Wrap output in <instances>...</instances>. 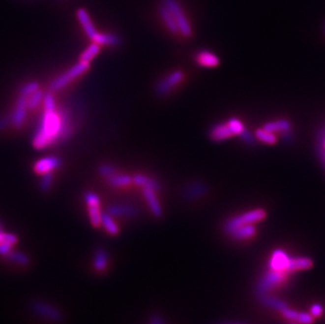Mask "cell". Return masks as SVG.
Listing matches in <instances>:
<instances>
[{
    "label": "cell",
    "mask_w": 325,
    "mask_h": 324,
    "mask_svg": "<svg viewBox=\"0 0 325 324\" xmlns=\"http://www.w3.org/2000/svg\"><path fill=\"white\" fill-rule=\"evenodd\" d=\"M255 137L258 139L259 141L266 143V144H275L277 142V136L275 133H271L266 129H258L256 130Z\"/></svg>",
    "instance_id": "obj_28"
},
{
    "label": "cell",
    "mask_w": 325,
    "mask_h": 324,
    "mask_svg": "<svg viewBox=\"0 0 325 324\" xmlns=\"http://www.w3.org/2000/svg\"><path fill=\"white\" fill-rule=\"evenodd\" d=\"M159 14H160V17L162 18V20L164 22L165 27L168 28V30L170 31V32H172L173 34H176V33L179 32L176 20H175V18H174L173 14L170 12V10L168 9V7L162 4L159 7Z\"/></svg>",
    "instance_id": "obj_24"
},
{
    "label": "cell",
    "mask_w": 325,
    "mask_h": 324,
    "mask_svg": "<svg viewBox=\"0 0 325 324\" xmlns=\"http://www.w3.org/2000/svg\"><path fill=\"white\" fill-rule=\"evenodd\" d=\"M142 193H143V197H145L152 214L155 216V217L158 218L161 217L163 214V210L159 202V199H158L156 195V191L149 188H142Z\"/></svg>",
    "instance_id": "obj_12"
},
{
    "label": "cell",
    "mask_w": 325,
    "mask_h": 324,
    "mask_svg": "<svg viewBox=\"0 0 325 324\" xmlns=\"http://www.w3.org/2000/svg\"><path fill=\"white\" fill-rule=\"evenodd\" d=\"M43 97H44V93L40 89L33 93L32 95H30L28 97V109L29 110L37 109V107L40 105V103H42Z\"/></svg>",
    "instance_id": "obj_31"
},
{
    "label": "cell",
    "mask_w": 325,
    "mask_h": 324,
    "mask_svg": "<svg viewBox=\"0 0 325 324\" xmlns=\"http://www.w3.org/2000/svg\"><path fill=\"white\" fill-rule=\"evenodd\" d=\"M107 182L112 188H125L133 183V176L128 174L116 173L107 178Z\"/></svg>",
    "instance_id": "obj_22"
},
{
    "label": "cell",
    "mask_w": 325,
    "mask_h": 324,
    "mask_svg": "<svg viewBox=\"0 0 325 324\" xmlns=\"http://www.w3.org/2000/svg\"><path fill=\"white\" fill-rule=\"evenodd\" d=\"M287 274L289 273L273 271V269H270L269 272L264 274L261 279L259 280L258 284H257L256 288L257 295L259 297L263 295H267V292L270 290L281 287L287 279Z\"/></svg>",
    "instance_id": "obj_4"
},
{
    "label": "cell",
    "mask_w": 325,
    "mask_h": 324,
    "mask_svg": "<svg viewBox=\"0 0 325 324\" xmlns=\"http://www.w3.org/2000/svg\"><path fill=\"white\" fill-rule=\"evenodd\" d=\"M283 317L290 321H296L300 324H313L315 319L311 313H301L291 308L289 305L285 306L280 312Z\"/></svg>",
    "instance_id": "obj_13"
},
{
    "label": "cell",
    "mask_w": 325,
    "mask_h": 324,
    "mask_svg": "<svg viewBox=\"0 0 325 324\" xmlns=\"http://www.w3.org/2000/svg\"><path fill=\"white\" fill-rule=\"evenodd\" d=\"M109 263V258H108V255L104 251L102 250H98L96 252V256H95V260H94V265L96 267L97 271H104L105 268H107Z\"/></svg>",
    "instance_id": "obj_29"
},
{
    "label": "cell",
    "mask_w": 325,
    "mask_h": 324,
    "mask_svg": "<svg viewBox=\"0 0 325 324\" xmlns=\"http://www.w3.org/2000/svg\"><path fill=\"white\" fill-rule=\"evenodd\" d=\"M101 226L110 235L114 236L119 233V227L114 220V217L111 216L108 212H104L101 215Z\"/></svg>",
    "instance_id": "obj_25"
},
{
    "label": "cell",
    "mask_w": 325,
    "mask_h": 324,
    "mask_svg": "<svg viewBox=\"0 0 325 324\" xmlns=\"http://www.w3.org/2000/svg\"><path fill=\"white\" fill-rule=\"evenodd\" d=\"M230 234L234 239H236V240H247V239L253 238L257 234V228L254 225L241 226L235 229H233Z\"/></svg>",
    "instance_id": "obj_19"
},
{
    "label": "cell",
    "mask_w": 325,
    "mask_h": 324,
    "mask_svg": "<svg viewBox=\"0 0 325 324\" xmlns=\"http://www.w3.org/2000/svg\"><path fill=\"white\" fill-rule=\"evenodd\" d=\"M76 16L89 39L93 40L94 37L98 33V31L96 30L95 25L93 23L92 18H90L88 11L86 9H83V7H79L76 12Z\"/></svg>",
    "instance_id": "obj_10"
},
{
    "label": "cell",
    "mask_w": 325,
    "mask_h": 324,
    "mask_svg": "<svg viewBox=\"0 0 325 324\" xmlns=\"http://www.w3.org/2000/svg\"><path fill=\"white\" fill-rule=\"evenodd\" d=\"M234 134L229 128L228 123H220V125L215 126L210 130L209 137L213 139L214 141H223L226 139H230L233 137Z\"/></svg>",
    "instance_id": "obj_18"
},
{
    "label": "cell",
    "mask_w": 325,
    "mask_h": 324,
    "mask_svg": "<svg viewBox=\"0 0 325 324\" xmlns=\"http://www.w3.org/2000/svg\"><path fill=\"white\" fill-rule=\"evenodd\" d=\"M149 324H165V323H164V320L160 317V316L155 315V316H153L152 318H150Z\"/></svg>",
    "instance_id": "obj_44"
},
{
    "label": "cell",
    "mask_w": 325,
    "mask_h": 324,
    "mask_svg": "<svg viewBox=\"0 0 325 324\" xmlns=\"http://www.w3.org/2000/svg\"><path fill=\"white\" fill-rule=\"evenodd\" d=\"M259 298L263 304H266V306H268L270 308H274V310H277L279 312H281L285 306H287V304L284 302L283 300L276 298V297L263 295V296H260Z\"/></svg>",
    "instance_id": "obj_27"
},
{
    "label": "cell",
    "mask_w": 325,
    "mask_h": 324,
    "mask_svg": "<svg viewBox=\"0 0 325 324\" xmlns=\"http://www.w3.org/2000/svg\"><path fill=\"white\" fill-rule=\"evenodd\" d=\"M17 242V237L13 235V234H7L3 233V231H0V244L1 243H10L14 245Z\"/></svg>",
    "instance_id": "obj_39"
},
{
    "label": "cell",
    "mask_w": 325,
    "mask_h": 324,
    "mask_svg": "<svg viewBox=\"0 0 325 324\" xmlns=\"http://www.w3.org/2000/svg\"><path fill=\"white\" fill-rule=\"evenodd\" d=\"M293 324H295V323H293Z\"/></svg>",
    "instance_id": "obj_46"
},
{
    "label": "cell",
    "mask_w": 325,
    "mask_h": 324,
    "mask_svg": "<svg viewBox=\"0 0 325 324\" xmlns=\"http://www.w3.org/2000/svg\"><path fill=\"white\" fill-rule=\"evenodd\" d=\"M43 110H56L57 109V102H56V98L54 95V92H48L44 93V97H43Z\"/></svg>",
    "instance_id": "obj_34"
},
{
    "label": "cell",
    "mask_w": 325,
    "mask_h": 324,
    "mask_svg": "<svg viewBox=\"0 0 325 324\" xmlns=\"http://www.w3.org/2000/svg\"><path fill=\"white\" fill-rule=\"evenodd\" d=\"M57 111L60 115V119H61V128H60L57 143H63L72 138L75 133V128L76 127H75L74 122V114L71 107L66 104L57 106Z\"/></svg>",
    "instance_id": "obj_5"
},
{
    "label": "cell",
    "mask_w": 325,
    "mask_h": 324,
    "mask_svg": "<svg viewBox=\"0 0 325 324\" xmlns=\"http://www.w3.org/2000/svg\"><path fill=\"white\" fill-rule=\"evenodd\" d=\"M61 119L56 110H43L39 119L38 127L32 139V145L35 150H44L52 144L57 143Z\"/></svg>",
    "instance_id": "obj_1"
},
{
    "label": "cell",
    "mask_w": 325,
    "mask_h": 324,
    "mask_svg": "<svg viewBox=\"0 0 325 324\" xmlns=\"http://www.w3.org/2000/svg\"><path fill=\"white\" fill-rule=\"evenodd\" d=\"M10 126H12L10 116H6V115L0 116V133L5 130Z\"/></svg>",
    "instance_id": "obj_41"
},
{
    "label": "cell",
    "mask_w": 325,
    "mask_h": 324,
    "mask_svg": "<svg viewBox=\"0 0 325 324\" xmlns=\"http://www.w3.org/2000/svg\"><path fill=\"white\" fill-rule=\"evenodd\" d=\"M183 79H184V74L182 71L177 69V71L172 72L156 84L155 91L157 93V95L159 96L168 95L169 93H171L174 89L178 87L179 84L183 81Z\"/></svg>",
    "instance_id": "obj_7"
},
{
    "label": "cell",
    "mask_w": 325,
    "mask_h": 324,
    "mask_svg": "<svg viewBox=\"0 0 325 324\" xmlns=\"http://www.w3.org/2000/svg\"><path fill=\"white\" fill-rule=\"evenodd\" d=\"M323 32H324V34H325V23H324V27H323Z\"/></svg>",
    "instance_id": "obj_45"
},
{
    "label": "cell",
    "mask_w": 325,
    "mask_h": 324,
    "mask_svg": "<svg viewBox=\"0 0 325 324\" xmlns=\"http://www.w3.org/2000/svg\"><path fill=\"white\" fill-rule=\"evenodd\" d=\"M324 145H325V143H324Z\"/></svg>",
    "instance_id": "obj_47"
},
{
    "label": "cell",
    "mask_w": 325,
    "mask_h": 324,
    "mask_svg": "<svg viewBox=\"0 0 325 324\" xmlns=\"http://www.w3.org/2000/svg\"><path fill=\"white\" fill-rule=\"evenodd\" d=\"M33 307H34L35 312L45 316V317H48L49 319H53V320H61L62 319V315L60 314V312L58 310H56L55 307H53L51 305H48L47 303L41 302V301L34 302Z\"/></svg>",
    "instance_id": "obj_17"
},
{
    "label": "cell",
    "mask_w": 325,
    "mask_h": 324,
    "mask_svg": "<svg viewBox=\"0 0 325 324\" xmlns=\"http://www.w3.org/2000/svg\"><path fill=\"white\" fill-rule=\"evenodd\" d=\"M290 259V256L284 251L276 250L271 254L269 260V268L273 269V271L286 272Z\"/></svg>",
    "instance_id": "obj_14"
},
{
    "label": "cell",
    "mask_w": 325,
    "mask_h": 324,
    "mask_svg": "<svg viewBox=\"0 0 325 324\" xmlns=\"http://www.w3.org/2000/svg\"><path fill=\"white\" fill-rule=\"evenodd\" d=\"M89 211V217L90 225L94 227H98L101 226V215L102 212L100 211V206H88Z\"/></svg>",
    "instance_id": "obj_30"
},
{
    "label": "cell",
    "mask_w": 325,
    "mask_h": 324,
    "mask_svg": "<svg viewBox=\"0 0 325 324\" xmlns=\"http://www.w3.org/2000/svg\"><path fill=\"white\" fill-rule=\"evenodd\" d=\"M239 136L241 137V139H242L244 142H246L248 144H251V143L254 142V136H252V134L249 133L247 130H244L243 132L241 133Z\"/></svg>",
    "instance_id": "obj_43"
},
{
    "label": "cell",
    "mask_w": 325,
    "mask_h": 324,
    "mask_svg": "<svg viewBox=\"0 0 325 324\" xmlns=\"http://www.w3.org/2000/svg\"><path fill=\"white\" fill-rule=\"evenodd\" d=\"M98 173H99L104 178H109L114 174L118 173L117 167L111 163H101L98 166Z\"/></svg>",
    "instance_id": "obj_35"
},
{
    "label": "cell",
    "mask_w": 325,
    "mask_h": 324,
    "mask_svg": "<svg viewBox=\"0 0 325 324\" xmlns=\"http://www.w3.org/2000/svg\"><path fill=\"white\" fill-rule=\"evenodd\" d=\"M53 182H54V174H53V172L42 174L39 181V190L42 193H48L52 188Z\"/></svg>",
    "instance_id": "obj_32"
},
{
    "label": "cell",
    "mask_w": 325,
    "mask_h": 324,
    "mask_svg": "<svg viewBox=\"0 0 325 324\" xmlns=\"http://www.w3.org/2000/svg\"><path fill=\"white\" fill-rule=\"evenodd\" d=\"M162 4L168 7L176 20L178 31L185 37H190L193 33L190 21L187 20L178 0H162Z\"/></svg>",
    "instance_id": "obj_6"
},
{
    "label": "cell",
    "mask_w": 325,
    "mask_h": 324,
    "mask_svg": "<svg viewBox=\"0 0 325 324\" xmlns=\"http://www.w3.org/2000/svg\"><path fill=\"white\" fill-rule=\"evenodd\" d=\"M311 314L315 317H320L323 314V306L320 303H315L311 306Z\"/></svg>",
    "instance_id": "obj_42"
},
{
    "label": "cell",
    "mask_w": 325,
    "mask_h": 324,
    "mask_svg": "<svg viewBox=\"0 0 325 324\" xmlns=\"http://www.w3.org/2000/svg\"><path fill=\"white\" fill-rule=\"evenodd\" d=\"M9 255V257L11 260L15 261V262H18V263H21V264H28L29 263V258L27 256H25V255H22V254H7Z\"/></svg>",
    "instance_id": "obj_40"
},
{
    "label": "cell",
    "mask_w": 325,
    "mask_h": 324,
    "mask_svg": "<svg viewBox=\"0 0 325 324\" xmlns=\"http://www.w3.org/2000/svg\"><path fill=\"white\" fill-rule=\"evenodd\" d=\"M28 97L18 95V98L15 103V107L11 113V125L15 129H21L27 118L28 114Z\"/></svg>",
    "instance_id": "obj_8"
},
{
    "label": "cell",
    "mask_w": 325,
    "mask_h": 324,
    "mask_svg": "<svg viewBox=\"0 0 325 324\" xmlns=\"http://www.w3.org/2000/svg\"><path fill=\"white\" fill-rule=\"evenodd\" d=\"M228 126L231 129L234 136H235V135L239 136L245 130L243 122L241 120H239L238 118H231L228 122Z\"/></svg>",
    "instance_id": "obj_36"
},
{
    "label": "cell",
    "mask_w": 325,
    "mask_h": 324,
    "mask_svg": "<svg viewBox=\"0 0 325 324\" xmlns=\"http://www.w3.org/2000/svg\"><path fill=\"white\" fill-rule=\"evenodd\" d=\"M83 198L88 206H100V198L94 192H86Z\"/></svg>",
    "instance_id": "obj_37"
},
{
    "label": "cell",
    "mask_w": 325,
    "mask_h": 324,
    "mask_svg": "<svg viewBox=\"0 0 325 324\" xmlns=\"http://www.w3.org/2000/svg\"><path fill=\"white\" fill-rule=\"evenodd\" d=\"M62 164V160L60 157L51 155L45 156L37 160L34 164V172L38 175H42L49 172H53L59 168Z\"/></svg>",
    "instance_id": "obj_9"
},
{
    "label": "cell",
    "mask_w": 325,
    "mask_h": 324,
    "mask_svg": "<svg viewBox=\"0 0 325 324\" xmlns=\"http://www.w3.org/2000/svg\"><path fill=\"white\" fill-rule=\"evenodd\" d=\"M108 213L113 216V217H119V218H131L135 217L138 214L137 207L131 204H121V203H114L111 204L108 207Z\"/></svg>",
    "instance_id": "obj_11"
},
{
    "label": "cell",
    "mask_w": 325,
    "mask_h": 324,
    "mask_svg": "<svg viewBox=\"0 0 325 324\" xmlns=\"http://www.w3.org/2000/svg\"><path fill=\"white\" fill-rule=\"evenodd\" d=\"M266 218V212L262 210V208H255V210L248 211L241 215L235 216V217L231 218L228 222L225 223L224 229L230 234L233 229H235L241 226L246 225H254L256 222L262 221Z\"/></svg>",
    "instance_id": "obj_3"
},
{
    "label": "cell",
    "mask_w": 325,
    "mask_h": 324,
    "mask_svg": "<svg viewBox=\"0 0 325 324\" xmlns=\"http://www.w3.org/2000/svg\"><path fill=\"white\" fill-rule=\"evenodd\" d=\"M100 50H101V45L97 44L95 42L90 43L88 48L80 54L79 61H85V63L90 64V61H92L98 55V54H99Z\"/></svg>",
    "instance_id": "obj_26"
},
{
    "label": "cell",
    "mask_w": 325,
    "mask_h": 324,
    "mask_svg": "<svg viewBox=\"0 0 325 324\" xmlns=\"http://www.w3.org/2000/svg\"><path fill=\"white\" fill-rule=\"evenodd\" d=\"M196 63L202 67H216L220 64V59L210 51H199L196 54Z\"/></svg>",
    "instance_id": "obj_15"
},
{
    "label": "cell",
    "mask_w": 325,
    "mask_h": 324,
    "mask_svg": "<svg viewBox=\"0 0 325 324\" xmlns=\"http://www.w3.org/2000/svg\"><path fill=\"white\" fill-rule=\"evenodd\" d=\"M314 265V261L308 257H295L291 258L289 265L286 268V273L299 272V271H306V269L312 268Z\"/></svg>",
    "instance_id": "obj_16"
},
{
    "label": "cell",
    "mask_w": 325,
    "mask_h": 324,
    "mask_svg": "<svg viewBox=\"0 0 325 324\" xmlns=\"http://www.w3.org/2000/svg\"><path fill=\"white\" fill-rule=\"evenodd\" d=\"M133 183H135L136 185H138L140 188H149V189H153L156 192L159 191L160 189V184L158 181H156L155 179L150 178V177L145 175V174H135L133 176Z\"/></svg>",
    "instance_id": "obj_23"
},
{
    "label": "cell",
    "mask_w": 325,
    "mask_h": 324,
    "mask_svg": "<svg viewBox=\"0 0 325 324\" xmlns=\"http://www.w3.org/2000/svg\"><path fill=\"white\" fill-rule=\"evenodd\" d=\"M206 192H207V189L204 188L203 185H201V184H197V185H193L192 188L188 189V190L186 191L185 194H186L188 197H190L191 199H194V198H196V197H199V196L203 195Z\"/></svg>",
    "instance_id": "obj_38"
},
{
    "label": "cell",
    "mask_w": 325,
    "mask_h": 324,
    "mask_svg": "<svg viewBox=\"0 0 325 324\" xmlns=\"http://www.w3.org/2000/svg\"><path fill=\"white\" fill-rule=\"evenodd\" d=\"M39 88H40V86L37 81H29V82L25 83L24 86L20 87L19 95L25 96V97H29L30 95H32L33 93H35L36 91H38Z\"/></svg>",
    "instance_id": "obj_33"
},
{
    "label": "cell",
    "mask_w": 325,
    "mask_h": 324,
    "mask_svg": "<svg viewBox=\"0 0 325 324\" xmlns=\"http://www.w3.org/2000/svg\"><path fill=\"white\" fill-rule=\"evenodd\" d=\"M92 41L97 43V44H99V45L117 46V45H119L120 43H121V38H120L116 34L98 32Z\"/></svg>",
    "instance_id": "obj_20"
},
{
    "label": "cell",
    "mask_w": 325,
    "mask_h": 324,
    "mask_svg": "<svg viewBox=\"0 0 325 324\" xmlns=\"http://www.w3.org/2000/svg\"><path fill=\"white\" fill-rule=\"evenodd\" d=\"M263 129L269 130L271 133H289L292 130V125L289 120L279 119L275 121H269L264 125Z\"/></svg>",
    "instance_id": "obj_21"
},
{
    "label": "cell",
    "mask_w": 325,
    "mask_h": 324,
    "mask_svg": "<svg viewBox=\"0 0 325 324\" xmlns=\"http://www.w3.org/2000/svg\"><path fill=\"white\" fill-rule=\"evenodd\" d=\"M89 68V63L78 61L76 65H74L72 67L67 69V71L55 77V78L50 82V84H49L50 91L55 93V92H58L60 90L64 89L66 86H69L73 80H75L76 78H78L79 76L88 72Z\"/></svg>",
    "instance_id": "obj_2"
}]
</instances>
